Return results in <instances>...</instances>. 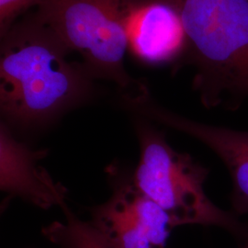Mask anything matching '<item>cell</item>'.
<instances>
[{
	"mask_svg": "<svg viewBox=\"0 0 248 248\" xmlns=\"http://www.w3.org/2000/svg\"><path fill=\"white\" fill-rule=\"evenodd\" d=\"M36 15L25 16L1 36L0 109L4 123L22 129L46 126L91 100L95 80Z\"/></svg>",
	"mask_w": 248,
	"mask_h": 248,
	"instance_id": "obj_1",
	"label": "cell"
},
{
	"mask_svg": "<svg viewBox=\"0 0 248 248\" xmlns=\"http://www.w3.org/2000/svg\"><path fill=\"white\" fill-rule=\"evenodd\" d=\"M190 45L193 89L207 108L248 98V0H173Z\"/></svg>",
	"mask_w": 248,
	"mask_h": 248,
	"instance_id": "obj_2",
	"label": "cell"
},
{
	"mask_svg": "<svg viewBox=\"0 0 248 248\" xmlns=\"http://www.w3.org/2000/svg\"><path fill=\"white\" fill-rule=\"evenodd\" d=\"M140 119L136 123L141 155L133 175L135 186L169 214L175 227L201 224L241 231L237 219L206 195L209 170L189 155L173 149L164 133Z\"/></svg>",
	"mask_w": 248,
	"mask_h": 248,
	"instance_id": "obj_3",
	"label": "cell"
},
{
	"mask_svg": "<svg viewBox=\"0 0 248 248\" xmlns=\"http://www.w3.org/2000/svg\"><path fill=\"white\" fill-rule=\"evenodd\" d=\"M35 13L71 53L79 54L92 79L115 83L121 94L147 89L126 70L128 43L117 0H43Z\"/></svg>",
	"mask_w": 248,
	"mask_h": 248,
	"instance_id": "obj_4",
	"label": "cell"
},
{
	"mask_svg": "<svg viewBox=\"0 0 248 248\" xmlns=\"http://www.w3.org/2000/svg\"><path fill=\"white\" fill-rule=\"evenodd\" d=\"M128 52L147 65L179 68L188 62L190 45L173 0H117Z\"/></svg>",
	"mask_w": 248,
	"mask_h": 248,
	"instance_id": "obj_5",
	"label": "cell"
},
{
	"mask_svg": "<svg viewBox=\"0 0 248 248\" xmlns=\"http://www.w3.org/2000/svg\"><path fill=\"white\" fill-rule=\"evenodd\" d=\"M90 224L108 248H166L175 227L169 214L133 180L122 179L109 200L93 210Z\"/></svg>",
	"mask_w": 248,
	"mask_h": 248,
	"instance_id": "obj_6",
	"label": "cell"
},
{
	"mask_svg": "<svg viewBox=\"0 0 248 248\" xmlns=\"http://www.w3.org/2000/svg\"><path fill=\"white\" fill-rule=\"evenodd\" d=\"M124 108L204 143L222 160L230 175L232 204L235 213L248 215V132L198 123L160 106L149 89L135 95L121 96Z\"/></svg>",
	"mask_w": 248,
	"mask_h": 248,
	"instance_id": "obj_7",
	"label": "cell"
},
{
	"mask_svg": "<svg viewBox=\"0 0 248 248\" xmlns=\"http://www.w3.org/2000/svg\"><path fill=\"white\" fill-rule=\"evenodd\" d=\"M45 156L18 141L5 123L0 127V186L9 198L18 197L39 208L67 206V190L39 166Z\"/></svg>",
	"mask_w": 248,
	"mask_h": 248,
	"instance_id": "obj_8",
	"label": "cell"
},
{
	"mask_svg": "<svg viewBox=\"0 0 248 248\" xmlns=\"http://www.w3.org/2000/svg\"><path fill=\"white\" fill-rule=\"evenodd\" d=\"M65 222H54L44 230L45 236L62 248H108L88 222L79 220L66 206Z\"/></svg>",
	"mask_w": 248,
	"mask_h": 248,
	"instance_id": "obj_9",
	"label": "cell"
},
{
	"mask_svg": "<svg viewBox=\"0 0 248 248\" xmlns=\"http://www.w3.org/2000/svg\"><path fill=\"white\" fill-rule=\"evenodd\" d=\"M43 0H0V37L4 35L18 18Z\"/></svg>",
	"mask_w": 248,
	"mask_h": 248,
	"instance_id": "obj_10",
	"label": "cell"
},
{
	"mask_svg": "<svg viewBox=\"0 0 248 248\" xmlns=\"http://www.w3.org/2000/svg\"><path fill=\"white\" fill-rule=\"evenodd\" d=\"M248 248V247H247V248Z\"/></svg>",
	"mask_w": 248,
	"mask_h": 248,
	"instance_id": "obj_11",
	"label": "cell"
}]
</instances>
